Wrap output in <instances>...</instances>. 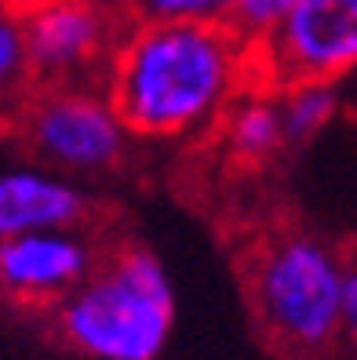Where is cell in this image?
Instances as JSON below:
<instances>
[{"label": "cell", "mask_w": 357, "mask_h": 360, "mask_svg": "<svg viewBox=\"0 0 357 360\" xmlns=\"http://www.w3.org/2000/svg\"><path fill=\"white\" fill-rule=\"evenodd\" d=\"M256 73V51L226 22L128 18L106 91L139 139H194L223 124Z\"/></svg>", "instance_id": "6da1fadb"}, {"label": "cell", "mask_w": 357, "mask_h": 360, "mask_svg": "<svg viewBox=\"0 0 357 360\" xmlns=\"http://www.w3.org/2000/svg\"><path fill=\"white\" fill-rule=\"evenodd\" d=\"M51 316L62 342L92 360H157L175 324V291L154 251L120 248Z\"/></svg>", "instance_id": "7a4b0ae2"}, {"label": "cell", "mask_w": 357, "mask_h": 360, "mask_svg": "<svg viewBox=\"0 0 357 360\" xmlns=\"http://www.w3.org/2000/svg\"><path fill=\"white\" fill-rule=\"evenodd\" d=\"M346 266L310 233H281L248 269L251 306L266 335L292 353H318L343 335Z\"/></svg>", "instance_id": "3957f363"}, {"label": "cell", "mask_w": 357, "mask_h": 360, "mask_svg": "<svg viewBox=\"0 0 357 360\" xmlns=\"http://www.w3.org/2000/svg\"><path fill=\"white\" fill-rule=\"evenodd\" d=\"M15 120L30 153L62 175L110 172L132 142V128L113 105L106 84L33 88Z\"/></svg>", "instance_id": "277c9868"}, {"label": "cell", "mask_w": 357, "mask_h": 360, "mask_svg": "<svg viewBox=\"0 0 357 360\" xmlns=\"http://www.w3.org/2000/svg\"><path fill=\"white\" fill-rule=\"evenodd\" d=\"M26 48L37 88L51 84H106V70L128 26L120 8L80 0H30L23 4Z\"/></svg>", "instance_id": "5b68a950"}, {"label": "cell", "mask_w": 357, "mask_h": 360, "mask_svg": "<svg viewBox=\"0 0 357 360\" xmlns=\"http://www.w3.org/2000/svg\"><path fill=\"white\" fill-rule=\"evenodd\" d=\"M259 80L339 84L357 73V0H296L281 30L256 48Z\"/></svg>", "instance_id": "8992f818"}, {"label": "cell", "mask_w": 357, "mask_h": 360, "mask_svg": "<svg viewBox=\"0 0 357 360\" xmlns=\"http://www.w3.org/2000/svg\"><path fill=\"white\" fill-rule=\"evenodd\" d=\"M99 266L80 229H40L0 240V291L23 306H58Z\"/></svg>", "instance_id": "52a82bcc"}, {"label": "cell", "mask_w": 357, "mask_h": 360, "mask_svg": "<svg viewBox=\"0 0 357 360\" xmlns=\"http://www.w3.org/2000/svg\"><path fill=\"white\" fill-rule=\"evenodd\" d=\"M88 215L80 186L48 164L0 167V240L40 229H77Z\"/></svg>", "instance_id": "ba28073f"}, {"label": "cell", "mask_w": 357, "mask_h": 360, "mask_svg": "<svg viewBox=\"0 0 357 360\" xmlns=\"http://www.w3.org/2000/svg\"><path fill=\"white\" fill-rule=\"evenodd\" d=\"M219 131L230 157H237L244 164L270 160L281 146H288L284 117H281V88H274L266 80H251L237 95V102L226 110Z\"/></svg>", "instance_id": "9c48e42d"}, {"label": "cell", "mask_w": 357, "mask_h": 360, "mask_svg": "<svg viewBox=\"0 0 357 360\" xmlns=\"http://www.w3.org/2000/svg\"><path fill=\"white\" fill-rule=\"evenodd\" d=\"M37 80L30 66V48H26V22L23 8L11 0H0V120L18 117V110L33 95Z\"/></svg>", "instance_id": "30bf717a"}, {"label": "cell", "mask_w": 357, "mask_h": 360, "mask_svg": "<svg viewBox=\"0 0 357 360\" xmlns=\"http://www.w3.org/2000/svg\"><path fill=\"white\" fill-rule=\"evenodd\" d=\"M339 84L328 80H296L281 88V117L288 142H310L313 135H321L339 117Z\"/></svg>", "instance_id": "8fae6325"}, {"label": "cell", "mask_w": 357, "mask_h": 360, "mask_svg": "<svg viewBox=\"0 0 357 360\" xmlns=\"http://www.w3.org/2000/svg\"><path fill=\"white\" fill-rule=\"evenodd\" d=\"M237 0H124V15L139 22H230Z\"/></svg>", "instance_id": "7c38bea8"}, {"label": "cell", "mask_w": 357, "mask_h": 360, "mask_svg": "<svg viewBox=\"0 0 357 360\" xmlns=\"http://www.w3.org/2000/svg\"><path fill=\"white\" fill-rule=\"evenodd\" d=\"M292 4H296V0H237V8H234L226 26L256 51L259 44H266V40L281 30Z\"/></svg>", "instance_id": "4fadbf2b"}, {"label": "cell", "mask_w": 357, "mask_h": 360, "mask_svg": "<svg viewBox=\"0 0 357 360\" xmlns=\"http://www.w3.org/2000/svg\"><path fill=\"white\" fill-rule=\"evenodd\" d=\"M343 335L357 342V266L346 269L343 284Z\"/></svg>", "instance_id": "5bb4252c"}, {"label": "cell", "mask_w": 357, "mask_h": 360, "mask_svg": "<svg viewBox=\"0 0 357 360\" xmlns=\"http://www.w3.org/2000/svg\"><path fill=\"white\" fill-rule=\"evenodd\" d=\"M80 4H99V8H120L124 11V0H80Z\"/></svg>", "instance_id": "9a60e30c"}]
</instances>
